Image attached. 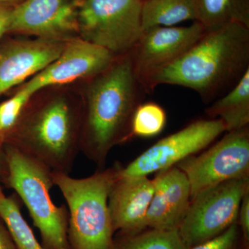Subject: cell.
Returning a JSON list of instances; mask_svg holds the SVG:
<instances>
[{
    "mask_svg": "<svg viewBox=\"0 0 249 249\" xmlns=\"http://www.w3.org/2000/svg\"><path fill=\"white\" fill-rule=\"evenodd\" d=\"M249 70V28L230 23L205 31L191 48L154 81L195 90L204 102L230 91Z\"/></svg>",
    "mask_w": 249,
    "mask_h": 249,
    "instance_id": "1",
    "label": "cell"
},
{
    "mask_svg": "<svg viewBox=\"0 0 249 249\" xmlns=\"http://www.w3.org/2000/svg\"><path fill=\"white\" fill-rule=\"evenodd\" d=\"M166 120V113L160 105L154 102L141 103L132 117V138H150L158 135L164 129Z\"/></svg>",
    "mask_w": 249,
    "mask_h": 249,
    "instance_id": "21",
    "label": "cell"
},
{
    "mask_svg": "<svg viewBox=\"0 0 249 249\" xmlns=\"http://www.w3.org/2000/svg\"></svg>",
    "mask_w": 249,
    "mask_h": 249,
    "instance_id": "31",
    "label": "cell"
},
{
    "mask_svg": "<svg viewBox=\"0 0 249 249\" xmlns=\"http://www.w3.org/2000/svg\"><path fill=\"white\" fill-rule=\"evenodd\" d=\"M65 45L57 39L11 42L0 49V96L38 73L61 54Z\"/></svg>",
    "mask_w": 249,
    "mask_h": 249,
    "instance_id": "13",
    "label": "cell"
},
{
    "mask_svg": "<svg viewBox=\"0 0 249 249\" xmlns=\"http://www.w3.org/2000/svg\"><path fill=\"white\" fill-rule=\"evenodd\" d=\"M17 0H0V5H6L9 3L14 2Z\"/></svg>",
    "mask_w": 249,
    "mask_h": 249,
    "instance_id": "27",
    "label": "cell"
},
{
    "mask_svg": "<svg viewBox=\"0 0 249 249\" xmlns=\"http://www.w3.org/2000/svg\"><path fill=\"white\" fill-rule=\"evenodd\" d=\"M249 191V178L211 187L191 199L178 232L191 249L212 240L237 222L242 198Z\"/></svg>",
    "mask_w": 249,
    "mask_h": 249,
    "instance_id": "7",
    "label": "cell"
},
{
    "mask_svg": "<svg viewBox=\"0 0 249 249\" xmlns=\"http://www.w3.org/2000/svg\"><path fill=\"white\" fill-rule=\"evenodd\" d=\"M224 132L225 126L219 119L194 121L155 142L127 166L122 167L120 175L147 177L175 166L206 148Z\"/></svg>",
    "mask_w": 249,
    "mask_h": 249,
    "instance_id": "9",
    "label": "cell"
},
{
    "mask_svg": "<svg viewBox=\"0 0 249 249\" xmlns=\"http://www.w3.org/2000/svg\"><path fill=\"white\" fill-rule=\"evenodd\" d=\"M196 21L205 30H213L230 23L249 28V0H194Z\"/></svg>",
    "mask_w": 249,
    "mask_h": 249,
    "instance_id": "17",
    "label": "cell"
},
{
    "mask_svg": "<svg viewBox=\"0 0 249 249\" xmlns=\"http://www.w3.org/2000/svg\"><path fill=\"white\" fill-rule=\"evenodd\" d=\"M73 116L65 100L51 101L28 115L10 145L52 172L70 175L79 149Z\"/></svg>",
    "mask_w": 249,
    "mask_h": 249,
    "instance_id": "5",
    "label": "cell"
},
{
    "mask_svg": "<svg viewBox=\"0 0 249 249\" xmlns=\"http://www.w3.org/2000/svg\"><path fill=\"white\" fill-rule=\"evenodd\" d=\"M32 95L22 88L12 98L0 104V133L14 127Z\"/></svg>",
    "mask_w": 249,
    "mask_h": 249,
    "instance_id": "22",
    "label": "cell"
},
{
    "mask_svg": "<svg viewBox=\"0 0 249 249\" xmlns=\"http://www.w3.org/2000/svg\"><path fill=\"white\" fill-rule=\"evenodd\" d=\"M4 156L8 185L25 204L45 249H70L68 210L55 206L50 196L54 186L52 170L10 145Z\"/></svg>",
    "mask_w": 249,
    "mask_h": 249,
    "instance_id": "4",
    "label": "cell"
},
{
    "mask_svg": "<svg viewBox=\"0 0 249 249\" xmlns=\"http://www.w3.org/2000/svg\"><path fill=\"white\" fill-rule=\"evenodd\" d=\"M0 249H16L9 231H6L0 225Z\"/></svg>",
    "mask_w": 249,
    "mask_h": 249,
    "instance_id": "26",
    "label": "cell"
},
{
    "mask_svg": "<svg viewBox=\"0 0 249 249\" xmlns=\"http://www.w3.org/2000/svg\"><path fill=\"white\" fill-rule=\"evenodd\" d=\"M11 11L6 5H0V37L10 30Z\"/></svg>",
    "mask_w": 249,
    "mask_h": 249,
    "instance_id": "25",
    "label": "cell"
},
{
    "mask_svg": "<svg viewBox=\"0 0 249 249\" xmlns=\"http://www.w3.org/2000/svg\"><path fill=\"white\" fill-rule=\"evenodd\" d=\"M0 218L6 224L18 249H45L36 238L21 213L17 201L0 193Z\"/></svg>",
    "mask_w": 249,
    "mask_h": 249,
    "instance_id": "20",
    "label": "cell"
},
{
    "mask_svg": "<svg viewBox=\"0 0 249 249\" xmlns=\"http://www.w3.org/2000/svg\"><path fill=\"white\" fill-rule=\"evenodd\" d=\"M77 13L71 0H25L12 9L9 31L56 39L78 30Z\"/></svg>",
    "mask_w": 249,
    "mask_h": 249,
    "instance_id": "12",
    "label": "cell"
},
{
    "mask_svg": "<svg viewBox=\"0 0 249 249\" xmlns=\"http://www.w3.org/2000/svg\"><path fill=\"white\" fill-rule=\"evenodd\" d=\"M206 109L211 119H219L226 132L238 130L249 124V70L227 93L218 98Z\"/></svg>",
    "mask_w": 249,
    "mask_h": 249,
    "instance_id": "16",
    "label": "cell"
},
{
    "mask_svg": "<svg viewBox=\"0 0 249 249\" xmlns=\"http://www.w3.org/2000/svg\"><path fill=\"white\" fill-rule=\"evenodd\" d=\"M237 223L240 228L244 247L247 249L249 243V191L246 193L241 201Z\"/></svg>",
    "mask_w": 249,
    "mask_h": 249,
    "instance_id": "24",
    "label": "cell"
},
{
    "mask_svg": "<svg viewBox=\"0 0 249 249\" xmlns=\"http://www.w3.org/2000/svg\"><path fill=\"white\" fill-rule=\"evenodd\" d=\"M190 249H245L242 242L240 228L236 222L227 230L212 240Z\"/></svg>",
    "mask_w": 249,
    "mask_h": 249,
    "instance_id": "23",
    "label": "cell"
},
{
    "mask_svg": "<svg viewBox=\"0 0 249 249\" xmlns=\"http://www.w3.org/2000/svg\"><path fill=\"white\" fill-rule=\"evenodd\" d=\"M114 59L115 55L107 49L84 39L72 41L65 46L56 60L37 73L23 88L33 96L51 85L96 76L107 69Z\"/></svg>",
    "mask_w": 249,
    "mask_h": 249,
    "instance_id": "11",
    "label": "cell"
},
{
    "mask_svg": "<svg viewBox=\"0 0 249 249\" xmlns=\"http://www.w3.org/2000/svg\"></svg>",
    "mask_w": 249,
    "mask_h": 249,
    "instance_id": "30",
    "label": "cell"
},
{
    "mask_svg": "<svg viewBox=\"0 0 249 249\" xmlns=\"http://www.w3.org/2000/svg\"><path fill=\"white\" fill-rule=\"evenodd\" d=\"M1 190H0V193H1Z\"/></svg>",
    "mask_w": 249,
    "mask_h": 249,
    "instance_id": "28",
    "label": "cell"
},
{
    "mask_svg": "<svg viewBox=\"0 0 249 249\" xmlns=\"http://www.w3.org/2000/svg\"><path fill=\"white\" fill-rule=\"evenodd\" d=\"M0 135H1V133H0Z\"/></svg>",
    "mask_w": 249,
    "mask_h": 249,
    "instance_id": "29",
    "label": "cell"
},
{
    "mask_svg": "<svg viewBox=\"0 0 249 249\" xmlns=\"http://www.w3.org/2000/svg\"><path fill=\"white\" fill-rule=\"evenodd\" d=\"M187 20L196 21L194 0H142V31L156 27H173Z\"/></svg>",
    "mask_w": 249,
    "mask_h": 249,
    "instance_id": "18",
    "label": "cell"
},
{
    "mask_svg": "<svg viewBox=\"0 0 249 249\" xmlns=\"http://www.w3.org/2000/svg\"><path fill=\"white\" fill-rule=\"evenodd\" d=\"M153 181L155 189L147 210V229H178L191 201L186 175L173 166L157 173Z\"/></svg>",
    "mask_w": 249,
    "mask_h": 249,
    "instance_id": "14",
    "label": "cell"
},
{
    "mask_svg": "<svg viewBox=\"0 0 249 249\" xmlns=\"http://www.w3.org/2000/svg\"><path fill=\"white\" fill-rule=\"evenodd\" d=\"M142 5V0H81L77 3L78 29L84 40L124 55L143 32Z\"/></svg>",
    "mask_w": 249,
    "mask_h": 249,
    "instance_id": "6",
    "label": "cell"
},
{
    "mask_svg": "<svg viewBox=\"0 0 249 249\" xmlns=\"http://www.w3.org/2000/svg\"><path fill=\"white\" fill-rule=\"evenodd\" d=\"M147 229L136 233L124 234L114 240V249H190L178 229Z\"/></svg>",
    "mask_w": 249,
    "mask_h": 249,
    "instance_id": "19",
    "label": "cell"
},
{
    "mask_svg": "<svg viewBox=\"0 0 249 249\" xmlns=\"http://www.w3.org/2000/svg\"><path fill=\"white\" fill-rule=\"evenodd\" d=\"M154 189L153 179L147 176L123 177L119 173L108 199L114 231L133 234L147 229V210Z\"/></svg>",
    "mask_w": 249,
    "mask_h": 249,
    "instance_id": "15",
    "label": "cell"
},
{
    "mask_svg": "<svg viewBox=\"0 0 249 249\" xmlns=\"http://www.w3.org/2000/svg\"><path fill=\"white\" fill-rule=\"evenodd\" d=\"M205 31L195 21L186 27H156L142 32L130 52L134 73L146 93L153 92L160 72L186 53Z\"/></svg>",
    "mask_w": 249,
    "mask_h": 249,
    "instance_id": "10",
    "label": "cell"
},
{
    "mask_svg": "<svg viewBox=\"0 0 249 249\" xmlns=\"http://www.w3.org/2000/svg\"><path fill=\"white\" fill-rule=\"evenodd\" d=\"M97 77L88 91L80 149L102 169L111 148L132 138V117L146 92L134 73L130 52Z\"/></svg>",
    "mask_w": 249,
    "mask_h": 249,
    "instance_id": "2",
    "label": "cell"
},
{
    "mask_svg": "<svg viewBox=\"0 0 249 249\" xmlns=\"http://www.w3.org/2000/svg\"><path fill=\"white\" fill-rule=\"evenodd\" d=\"M175 166L184 173L191 199L201 192L231 180L249 178V127L227 132L222 139Z\"/></svg>",
    "mask_w": 249,
    "mask_h": 249,
    "instance_id": "8",
    "label": "cell"
},
{
    "mask_svg": "<svg viewBox=\"0 0 249 249\" xmlns=\"http://www.w3.org/2000/svg\"><path fill=\"white\" fill-rule=\"evenodd\" d=\"M121 168L116 163L81 178L52 172L54 186L61 192L69 209L70 249H114L108 199Z\"/></svg>",
    "mask_w": 249,
    "mask_h": 249,
    "instance_id": "3",
    "label": "cell"
}]
</instances>
